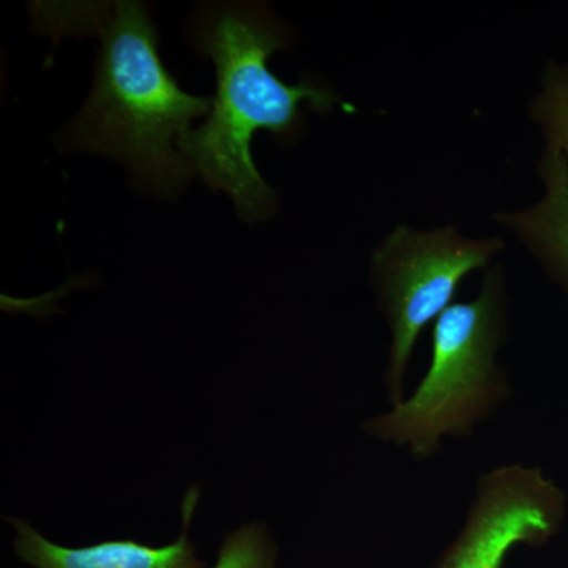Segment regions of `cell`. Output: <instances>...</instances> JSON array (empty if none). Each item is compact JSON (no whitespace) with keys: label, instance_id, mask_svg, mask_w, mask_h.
<instances>
[{"label":"cell","instance_id":"6da1fadb","mask_svg":"<svg viewBox=\"0 0 568 568\" xmlns=\"http://www.w3.org/2000/svg\"><path fill=\"white\" fill-rule=\"evenodd\" d=\"M54 31L97 32L95 81L80 114L59 134L65 151L99 153L129 168L134 181L174 196L193 168L179 142L194 119L211 112V97L183 91L163 65L159 32L144 3H92L67 9Z\"/></svg>","mask_w":568,"mask_h":568},{"label":"cell","instance_id":"7a4b0ae2","mask_svg":"<svg viewBox=\"0 0 568 568\" xmlns=\"http://www.w3.org/2000/svg\"><path fill=\"white\" fill-rule=\"evenodd\" d=\"M190 41L215 63L216 92L207 121L179 142L182 155L212 190L233 200L245 222H263L276 211V194L252 155L254 134L278 140L297 133L302 102L332 110L334 93L316 82L290 85L267 61L287 47L283 22L260 3H211L197 11Z\"/></svg>","mask_w":568,"mask_h":568},{"label":"cell","instance_id":"3957f363","mask_svg":"<svg viewBox=\"0 0 568 568\" xmlns=\"http://www.w3.org/2000/svg\"><path fill=\"white\" fill-rule=\"evenodd\" d=\"M507 327L506 275L496 265L477 297L433 323L432 361L413 394L366 420L362 432L416 459L435 457L447 437L473 436L511 394L497 358Z\"/></svg>","mask_w":568,"mask_h":568},{"label":"cell","instance_id":"277c9868","mask_svg":"<svg viewBox=\"0 0 568 568\" xmlns=\"http://www.w3.org/2000/svg\"><path fill=\"white\" fill-rule=\"evenodd\" d=\"M499 239H473L455 227L432 231L398 224L373 254V286L390 331L384 383L388 405L406 398V375L417 339L454 305L467 275L488 267Z\"/></svg>","mask_w":568,"mask_h":568},{"label":"cell","instance_id":"5b68a950","mask_svg":"<svg viewBox=\"0 0 568 568\" xmlns=\"http://www.w3.org/2000/svg\"><path fill=\"white\" fill-rule=\"evenodd\" d=\"M567 504L540 467L497 466L478 478L465 523L435 568H504L515 548L544 547L558 536Z\"/></svg>","mask_w":568,"mask_h":568},{"label":"cell","instance_id":"8992f818","mask_svg":"<svg viewBox=\"0 0 568 568\" xmlns=\"http://www.w3.org/2000/svg\"><path fill=\"white\" fill-rule=\"evenodd\" d=\"M197 489L183 500V529L173 544L151 547L130 540H108L89 547H63L41 536L24 519L9 518L17 532L14 552L33 568H204L189 538V525L197 503Z\"/></svg>","mask_w":568,"mask_h":568},{"label":"cell","instance_id":"52a82bcc","mask_svg":"<svg viewBox=\"0 0 568 568\" xmlns=\"http://www.w3.org/2000/svg\"><path fill=\"white\" fill-rule=\"evenodd\" d=\"M544 193L536 204L500 213L499 222L528 246L568 297V159L545 148L538 163Z\"/></svg>","mask_w":568,"mask_h":568},{"label":"cell","instance_id":"ba28073f","mask_svg":"<svg viewBox=\"0 0 568 568\" xmlns=\"http://www.w3.org/2000/svg\"><path fill=\"white\" fill-rule=\"evenodd\" d=\"M530 112L544 134L545 148L568 159V62L548 63Z\"/></svg>","mask_w":568,"mask_h":568},{"label":"cell","instance_id":"9c48e42d","mask_svg":"<svg viewBox=\"0 0 568 568\" xmlns=\"http://www.w3.org/2000/svg\"><path fill=\"white\" fill-rule=\"evenodd\" d=\"M276 562L274 538L264 526L250 525L226 537L213 568H276Z\"/></svg>","mask_w":568,"mask_h":568}]
</instances>
